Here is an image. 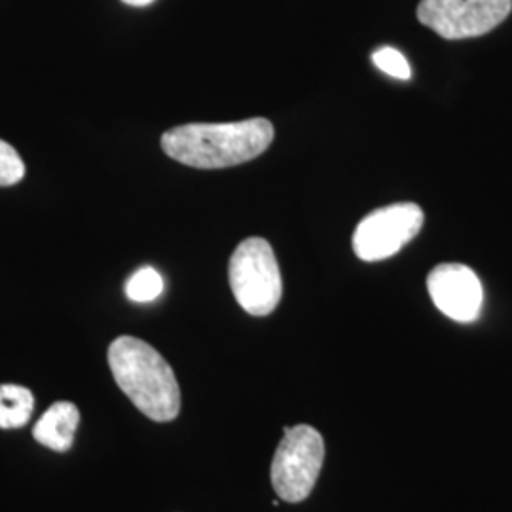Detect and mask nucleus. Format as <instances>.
I'll return each instance as SVG.
<instances>
[{"mask_svg":"<svg viewBox=\"0 0 512 512\" xmlns=\"http://www.w3.org/2000/svg\"><path fill=\"white\" fill-rule=\"evenodd\" d=\"M275 129L266 118L228 124H186L162 135L165 154L196 169H224L247 164L266 152Z\"/></svg>","mask_w":512,"mask_h":512,"instance_id":"f257e3e1","label":"nucleus"},{"mask_svg":"<svg viewBox=\"0 0 512 512\" xmlns=\"http://www.w3.org/2000/svg\"><path fill=\"white\" fill-rule=\"evenodd\" d=\"M425 215L416 203H393L368 213L353 234V251L365 262L397 255L420 234Z\"/></svg>","mask_w":512,"mask_h":512,"instance_id":"423d86ee","label":"nucleus"},{"mask_svg":"<svg viewBox=\"0 0 512 512\" xmlns=\"http://www.w3.org/2000/svg\"><path fill=\"white\" fill-rule=\"evenodd\" d=\"M512 0H421L418 19L446 40L482 37L511 14Z\"/></svg>","mask_w":512,"mask_h":512,"instance_id":"39448f33","label":"nucleus"},{"mask_svg":"<svg viewBox=\"0 0 512 512\" xmlns=\"http://www.w3.org/2000/svg\"><path fill=\"white\" fill-rule=\"evenodd\" d=\"M122 2H126L128 6H137V8H141V6H148V4H152L154 0H122Z\"/></svg>","mask_w":512,"mask_h":512,"instance_id":"ddd939ff","label":"nucleus"},{"mask_svg":"<svg viewBox=\"0 0 512 512\" xmlns=\"http://www.w3.org/2000/svg\"><path fill=\"white\" fill-rule=\"evenodd\" d=\"M25 177V165L16 148L0 141V186H14Z\"/></svg>","mask_w":512,"mask_h":512,"instance_id":"f8f14e48","label":"nucleus"},{"mask_svg":"<svg viewBox=\"0 0 512 512\" xmlns=\"http://www.w3.org/2000/svg\"><path fill=\"white\" fill-rule=\"evenodd\" d=\"M228 279L239 306L264 317L279 306L283 283L272 245L264 238L241 241L228 264Z\"/></svg>","mask_w":512,"mask_h":512,"instance_id":"7ed1b4c3","label":"nucleus"},{"mask_svg":"<svg viewBox=\"0 0 512 512\" xmlns=\"http://www.w3.org/2000/svg\"><path fill=\"white\" fill-rule=\"evenodd\" d=\"M164 277L154 268L145 266L131 275L126 283V294L129 300L145 304L156 300L160 294L164 293Z\"/></svg>","mask_w":512,"mask_h":512,"instance_id":"9d476101","label":"nucleus"},{"mask_svg":"<svg viewBox=\"0 0 512 512\" xmlns=\"http://www.w3.org/2000/svg\"><path fill=\"white\" fill-rule=\"evenodd\" d=\"M114 382L147 418L173 421L181 412V387L173 368L147 342L120 336L109 348Z\"/></svg>","mask_w":512,"mask_h":512,"instance_id":"f03ea898","label":"nucleus"},{"mask_svg":"<svg viewBox=\"0 0 512 512\" xmlns=\"http://www.w3.org/2000/svg\"><path fill=\"white\" fill-rule=\"evenodd\" d=\"M78 423L80 412L73 403H55L37 421L33 437L54 452H67L74 444Z\"/></svg>","mask_w":512,"mask_h":512,"instance_id":"6e6552de","label":"nucleus"},{"mask_svg":"<svg viewBox=\"0 0 512 512\" xmlns=\"http://www.w3.org/2000/svg\"><path fill=\"white\" fill-rule=\"evenodd\" d=\"M435 306L458 323H473L482 310L484 291L478 275L465 264H439L427 277Z\"/></svg>","mask_w":512,"mask_h":512,"instance_id":"0eeeda50","label":"nucleus"},{"mask_svg":"<svg viewBox=\"0 0 512 512\" xmlns=\"http://www.w3.org/2000/svg\"><path fill=\"white\" fill-rule=\"evenodd\" d=\"M372 61L374 65L382 71V73L389 74L391 78H397V80H410L412 78V67L410 63L406 61L399 50L395 48H380L372 54Z\"/></svg>","mask_w":512,"mask_h":512,"instance_id":"9b49d317","label":"nucleus"},{"mask_svg":"<svg viewBox=\"0 0 512 512\" xmlns=\"http://www.w3.org/2000/svg\"><path fill=\"white\" fill-rule=\"evenodd\" d=\"M285 437L272 461V486L283 501L300 503L308 499L321 475L325 461V440L311 425L285 427Z\"/></svg>","mask_w":512,"mask_h":512,"instance_id":"20e7f679","label":"nucleus"},{"mask_svg":"<svg viewBox=\"0 0 512 512\" xmlns=\"http://www.w3.org/2000/svg\"><path fill=\"white\" fill-rule=\"evenodd\" d=\"M35 399L27 387L0 385V429H19L33 416Z\"/></svg>","mask_w":512,"mask_h":512,"instance_id":"1a4fd4ad","label":"nucleus"}]
</instances>
